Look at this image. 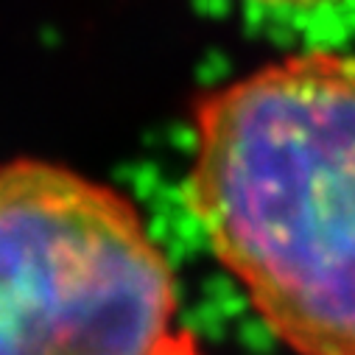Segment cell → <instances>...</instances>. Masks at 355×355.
<instances>
[{
    "label": "cell",
    "mask_w": 355,
    "mask_h": 355,
    "mask_svg": "<svg viewBox=\"0 0 355 355\" xmlns=\"http://www.w3.org/2000/svg\"><path fill=\"white\" fill-rule=\"evenodd\" d=\"M188 202L294 355H355V56L302 51L199 98Z\"/></svg>",
    "instance_id": "cell-1"
},
{
    "label": "cell",
    "mask_w": 355,
    "mask_h": 355,
    "mask_svg": "<svg viewBox=\"0 0 355 355\" xmlns=\"http://www.w3.org/2000/svg\"><path fill=\"white\" fill-rule=\"evenodd\" d=\"M180 294L137 207L45 159L0 168V355H180Z\"/></svg>",
    "instance_id": "cell-2"
},
{
    "label": "cell",
    "mask_w": 355,
    "mask_h": 355,
    "mask_svg": "<svg viewBox=\"0 0 355 355\" xmlns=\"http://www.w3.org/2000/svg\"><path fill=\"white\" fill-rule=\"evenodd\" d=\"M257 3H269V6H316V3H327V0H257Z\"/></svg>",
    "instance_id": "cell-3"
}]
</instances>
